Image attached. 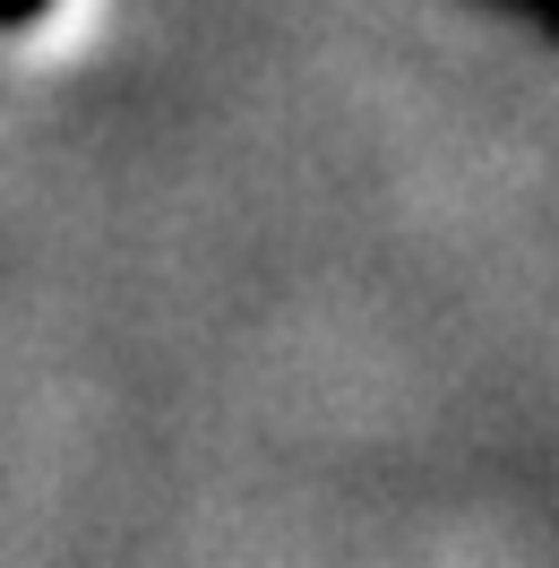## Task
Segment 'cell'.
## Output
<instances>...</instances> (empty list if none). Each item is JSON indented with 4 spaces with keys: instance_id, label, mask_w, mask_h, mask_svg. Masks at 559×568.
<instances>
[{
    "instance_id": "1",
    "label": "cell",
    "mask_w": 559,
    "mask_h": 568,
    "mask_svg": "<svg viewBox=\"0 0 559 568\" xmlns=\"http://www.w3.org/2000/svg\"><path fill=\"white\" fill-rule=\"evenodd\" d=\"M27 9H35V0H0V18H27Z\"/></svg>"
}]
</instances>
